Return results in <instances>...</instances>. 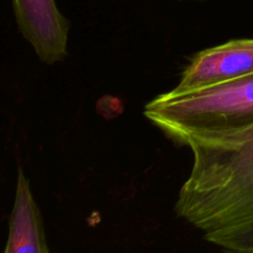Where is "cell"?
Masks as SVG:
<instances>
[{
	"label": "cell",
	"instance_id": "cell-1",
	"mask_svg": "<svg viewBox=\"0 0 253 253\" xmlns=\"http://www.w3.org/2000/svg\"><path fill=\"white\" fill-rule=\"evenodd\" d=\"M193 167L174 211L224 253H253V125L188 137Z\"/></svg>",
	"mask_w": 253,
	"mask_h": 253
},
{
	"label": "cell",
	"instance_id": "cell-2",
	"mask_svg": "<svg viewBox=\"0 0 253 253\" xmlns=\"http://www.w3.org/2000/svg\"><path fill=\"white\" fill-rule=\"evenodd\" d=\"M143 115L174 145L203 133L253 125V73L195 90L167 91L146 104Z\"/></svg>",
	"mask_w": 253,
	"mask_h": 253
},
{
	"label": "cell",
	"instance_id": "cell-3",
	"mask_svg": "<svg viewBox=\"0 0 253 253\" xmlns=\"http://www.w3.org/2000/svg\"><path fill=\"white\" fill-rule=\"evenodd\" d=\"M15 19L22 37L46 64L68 56L69 21L54 0H12Z\"/></svg>",
	"mask_w": 253,
	"mask_h": 253
},
{
	"label": "cell",
	"instance_id": "cell-4",
	"mask_svg": "<svg viewBox=\"0 0 253 253\" xmlns=\"http://www.w3.org/2000/svg\"><path fill=\"white\" fill-rule=\"evenodd\" d=\"M253 73V39L231 40L203 49L183 69L177 93L224 83Z\"/></svg>",
	"mask_w": 253,
	"mask_h": 253
},
{
	"label": "cell",
	"instance_id": "cell-5",
	"mask_svg": "<svg viewBox=\"0 0 253 253\" xmlns=\"http://www.w3.org/2000/svg\"><path fill=\"white\" fill-rule=\"evenodd\" d=\"M4 253H49L41 211L32 195L29 178L20 166Z\"/></svg>",
	"mask_w": 253,
	"mask_h": 253
}]
</instances>
